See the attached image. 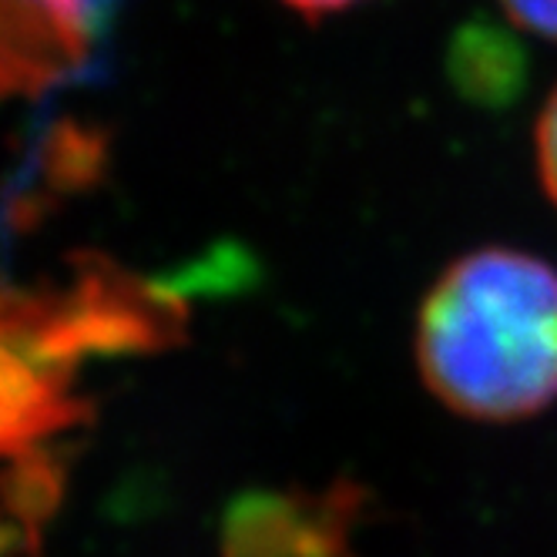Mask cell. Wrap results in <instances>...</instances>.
I'll use <instances>...</instances> for the list:
<instances>
[{
	"label": "cell",
	"instance_id": "obj_1",
	"mask_svg": "<svg viewBox=\"0 0 557 557\" xmlns=\"http://www.w3.org/2000/svg\"><path fill=\"white\" fill-rule=\"evenodd\" d=\"M417 363L436 400L470 420H521L557 400V272L513 249H481L433 283Z\"/></svg>",
	"mask_w": 557,
	"mask_h": 557
},
{
	"label": "cell",
	"instance_id": "obj_2",
	"mask_svg": "<svg viewBox=\"0 0 557 557\" xmlns=\"http://www.w3.org/2000/svg\"><path fill=\"white\" fill-rule=\"evenodd\" d=\"M537 172H541L544 191L557 206V88L550 91L537 117Z\"/></svg>",
	"mask_w": 557,
	"mask_h": 557
},
{
	"label": "cell",
	"instance_id": "obj_3",
	"mask_svg": "<svg viewBox=\"0 0 557 557\" xmlns=\"http://www.w3.org/2000/svg\"><path fill=\"white\" fill-rule=\"evenodd\" d=\"M500 4L513 24L557 41V0H500Z\"/></svg>",
	"mask_w": 557,
	"mask_h": 557
},
{
	"label": "cell",
	"instance_id": "obj_4",
	"mask_svg": "<svg viewBox=\"0 0 557 557\" xmlns=\"http://www.w3.org/2000/svg\"><path fill=\"white\" fill-rule=\"evenodd\" d=\"M283 4H289L293 11H302V14H333V11H343L349 4H356V0H283Z\"/></svg>",
	"mask_w": 557,
	"mask_h": 557
}]
</instances>
